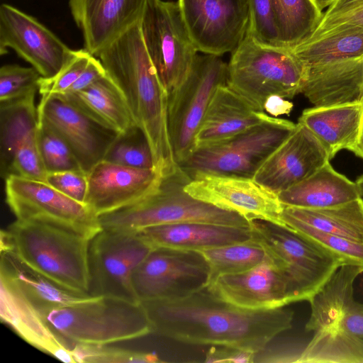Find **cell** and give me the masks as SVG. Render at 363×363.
Returning a JSON list of instances; mask_svg holds the SVG:
<instances>
[{
	"label": "cell",
	"instance_id": "6da1fadb",
	"mask_svg": "<svg viewBox=\"0 0 363 363\" xmlns=\"http://www.w3.org/2000/svg\"><path fill=\"white\" fill-rule=\"evenodd\" d=\"M153 333L191 345H227L259 353L292 327L283 308L248 310L228 303L206 287L186 297L140 301Z\"/></svg>",
	"mask_w": 363,
	"mask_h": 363
},
{
	"label": "cell",
	"instance_id": "7a4b0ae2",
	"mask_svg": "<svg viewBox=\"0 0 363 363\" xmlns=\"http://www.w3.org/2000/svg\"><path fill=\"white\" fill-rule=\"evenodd\" d=\"M140 21L97 57L122 91L135 124L145 135L155 168L162 173L170 172L179 164L168 131V94L147 52Z\"/></svg>",
	"mask_w": 363,
	"mask_h": 363
},
{
	"label": "cell",
	"instance_id": "3957f363",
	"mask_svg": "<svg viewBox=\"0 0 363 363\" xmlns=\"http://www.w3.org/2000/svg\"><path fill=\"white\" fill-rule=\"evenodd\" d=\"M92 238L57 225L16 220L1 232V249L69 291L89 294Z\"/></svg>",
	"mask_w": 363,
	"mask_h": 363
},
{
	"label": "cell",
	"instance_id": "277c9868",
	"mask_svg": "<svg viewBox=\"0 0 363 363\" xmlns=\"http://www.w3.org/2000/svg\"><path fill=\"white\" fill-rule=\"evenodd\" d=\"M190 179L179 165L173 172L162 173L146 196L99 216L101 228L137 232L154 225L188 222L250 228V222L238 213L218 208L188 194L184 187Z\"/></svg>",
	"mask_w": 363,
	"mask_h": 363
},
{
	"label": "cell",
	"instance_id": "5b68a950",
	"mask_svg": "<svg viewBox=\"0 0 363 363\" xmlns=\"http://www.w3.org/2000/svg\"><path fill=\"white\" fill-rule=\"evenodd\" d=\"M226 84L264 111L272 96L292 99L301 93L306 67L289 50L264 46L247 30L231 52Z\"/></svg>",
	"mask_w": 363,
	"mask_h": 363
},
{
	"label": "cell",
	"instance_id": "8992f818",
	"mask_svg": "<svg viewBox=\"0 0 363 363\" xmlns=\"http://www.w3.org/2000/svg\"><path fill=\"white\" fill-rule=\"evenodd\" d=\"M45 318L52 329L72 345H108L153 333L140 302L109 296H99L77 306L53 308Z\"/></svg>",
	"mask_w": 363,
	"mask_h": 363
},
{
	"label": "cell",
	"instance_id": "52a82bcc",
	"mask_svg": "<svg viewBox=\"0 0 363 363\" xmlns=\"http://www.w3.org/2000/svg\"><path fill=\"white\" fill-rule=\"evenodd\" d=\"M296 127V123L269 115L262 123L226 140L195 148L179 165L190 178L215 174L253 179Z\"/></svg>",
	"mask_w": 363,
	"mask_h": 363
},
{
	"label": "cell",
	"instance_id": "ba28073f",
	"mask_svg": "<svg viewBox=\"0 0 363 363\" xmlns=\"http://www.w3.org/2000/svg\"><path fill=\"white\" fill-rule=\"evenodd\" d=\"M252 237L291 280L299 301L309 300L343 262L289 227L268 221L250 223Z\"/></svg>",
	"mask_w": 363,
	"mask_h": 363
},
{
	"label": "cell",
	"instance_id": "9c48e42d",
	"mask_svg": "<svg viewBox=\"0 0 363 363\" xmlns=\"http://www.w3.org/2000/svg\"><path fill=\"white\" fill-rule=\"evenodd\" d=\"M197 54L184 81L168 95L167 125L176 162L194 150L195 140L217 89L226 84L227 63L220 56Z\"/></svg>",
	"mask_w": 363,
	"mask_h": 363
},
{
	"label": "cell",
	"instance_id": "30bf717a",
	"mask_svg": "<svg viewBox=\"0 0 363 363\" xmlns=\"http://www.w3.org/2000/svg\"><path fill=\"white\" fill-rule=\"evenodd\" d=\"M140 26L147 52L169 95L184 81L198 54L178 2L147 0Z\"/></svg>",
	"mask_w": 363,
	"mask_h": 363
},
{
	"label": "cell",
	"instance_id": "8fae6325",
	"mask_svg": "<svg viewBox=\"0 0 363 363\" xmlns=\"http://www.w3.org/2000/svg\"><path fill=\"white\" fill-rule=\"evenodd\" d=\"M152 249L135 232L101 228L90 241L89 294L140 302L133 277Z\"/></svg>",
	"mask_w": 363,
	"mask_h": 363
},
{
	"label": "cell",
	"instance_id": "7c38bea8",
	"mask_svg": "<svg viewBox=\"0 0 363 363\" xmlns=\"http://www.w3.org/2000/svg\"><path fill=\"white\" fill-rule=\"evenodd\" d=\"M5 193L16 220L48 223L90 238L101 230L98 216L86 203L46 182L12 175L5 179Z\"/></svg>",
	"mask_w": 363,
	"mask_h": 363
},
{
	"label": "cell",
	"instance_id": "4fadbf2b",
	"mask_svg": "<svg viewBox=\"0 0 363 363\" xmlns=\"http://www.w3.org/2000/svg\"><path fill=\"white\" fill-rule=\"evenodd\" d=\"M210 269L197 251L154 248L134 272L133 283L140 301L186 297L206 288Z\"/></svg>",
	"mask_w": 363,
	"mask_h": 363
},
{
	"label": "cell",
	"instance_id": "5bb4252c",
	"mask_svg": "<svg viewBox=\"0 0 363 363\" xmlns=\"http://www.w3.org/2000/svg\"><path fill=\"white\" fill-rule=\"evenodd\" d=\"M35 91L0 102V174L45 182L48 172L38 145Z\"/></svg>",
	"mask_w": 363,
	"mask_h": 363
},
{
	"label": "cell",
	"instance_id": "9a60e30c",
	"mask_svg": "<svg viewBox=\"0 0 363 363\" xmlns=\"http://www.w3.org/2000/svg\"><path fill=\"white\" fill-rule=\"evenodd\" d=\"M198 52L221 56L232 52L246 34L247 0H178Z\"/></svg>",
	"mask_w": 363,
	"mask_h": 363
},
{
	"label": "cell",
	"instance_id": "2e32d148",
	"mask_svg": "<svg viewBox=\"0 0 363 363\" xmlns=\"http://www.w3.org/2000/svg\"><path fill=\"white\" fill-rule=\"evenodd\" d=\"M193 197L245 218L287 227L281 218L284 206L278 195L253 179L199 174L184 187Z\"/></svg>",
	"mask_w": 363,
	"mask_h": 363
},
{
	"label": "cell",
	"instance_id": "e0dca14e",
	"mask_svg": "<svg viewBox=\"0 0 363 363\" xmlns=\"http://www.w3.org/2000/svg\"><path fill=\"white\" fill-rule=\"evenodd\" d=\"M13 49L43 77L55 75L73 56L70 49L54 33L34 17L2 4L0 6V54Z\"/></svg>",
	"mask_w": 363,
	"mask_h": 363
},
{
	"label": "cell",
	"instance_id": "ac0fdd59",
	"mask_svg": "<svg viewBox=\"0 0 363 363\" xmlns=\"http://www.w3.org/2000/svg\"><path fill=\"white\" fill-rule=\"evenodd\" d=\"M206 288L220 299L248 310H273L299 301L289 278L267 255L252 269L220 276Z\"/></svg>",
	"mask_w": 363,
	"mask_h": 363
},
{
	"label": "cell",
	"instance_id": "d6986e66",
	"mask_svg": "<svg viewBox=\"0 0 363 363\" xmlns=\"http://www.w3.org/2000/svg\"><path fill=\"white\" fill-rule=\"evenodd\" d=\"M38 118L67 143L86 173L103 160L119 133L99 124L60 94H43Z\"/></svg>",
	"mask_w": 363,
	"mask_h": 363
},
{
	"label": "cell",
	"instance_id": "ffe728a7",
	"mask_svg": "<svg viewBox=\"0 0 363 363\" xmlns=\"http://www.w3.org/2000/svg\"><path fill=\"white\" fill-rule=\"evenodd\" d=\"M330 160L318 138L297 123L294 132L267 157L253 179L278 194L307 179Z\"/></svg>",
	"mask_w": 363,
	"mask_h": 363
},
{
	"label": "cell",
	"instance_id": "44dd1931",
	"mask_svg": "<svg viewBox=\"0 0 363 363\" xmlns=\"http://www.w3.org/2000/svg\"><path fill=\"white\" fill-rule=\"evenodd\" d=\"M162 172L101 160L88 172L84 203L99 216L131 204L150 192Z\"/></svg>",
	"mask_w": 363,
	"mask_h": 363
},
{
	"label": "cell",
	"instance_id": "7402d4cb",
	"mask_svg": "<svg viewBox=\"0 0 363 363\" xmlns=\"http://www.w3.org/2000/svg\"><path fill=\"white\" fill-rule=\"evenodd\" d=\"M0 315L26 342L67 363H76L70 344L57 335L15 281L0 270Z\"/></svg>",
	"mask_w": 363,
	"mask_h": 363
},
{
	"label": "cell",
	"instance_id": "603a6c76",
	"mask_svg": "<svg viewBox=\"0 0 363 363\" xmlns=\"http://www.w3.org/2000/svg\"><path fill=\"white\" fill-rule=\"evenodd\" d=\"M147 0H69L73 19L81 30L84 49L97 57L138 23Z\"/></svg>",
	"mask_w": 363,
	"mask_h": 363
},
{
	"label": "cell",
	"instance_id": "cb8c5ba5",
	"mask_svg": "<svg viewBox=\"0 0 363 363\" xmlns=\"http://www.w3.org/2000/svg\"><path fill=\"white\" fill-rule=\"evenodd\" d=\"M305 67L301 93L315 107L363 101V57Z\"/></svg>",
	"mask_w": 363,
	"mask_h": 363
},
{
	"label": "cell",
	"instance_id": "d4e9b609",
	"mask_svg": "<svg viewBox=\"0 0 363 363\" xmlns=\"http://www.w3.org/2000/svg\"><path fill=\"white\" fill-rule=\"evenodd\" d=\"M268 116L223 84L209 103L196 137L195 148L226 140L262 123Z\"/></svg>",
	"mask_w": 363,
	"mask_h": 363
},
{
	"label": "cell",
	"instance_id": "484cf974",
	"mask_svg": "<svg viewBox=\"0 0 363 363\" xmlns=\"http://www.w3.org/2000/svg\"><path fill=\"white\" fill-rule=\"evenodd\" d=\"M135 233L153 249L164 247L182 251L199 252L252 238L250 228L197 222L154 225Z\"/></svg>",
	"mask_w": 363,
	"mask_h": 363
},
{
	"label": "cell",
	"instance_id": "4316f807",
	"mask_svg": "<svg viewBox=\"0 0 363 363\" xmlns=\"http://www.w3.org/2000/svg\"><path fill=\"white\" fill-rule=\"evenodd\" d=\"M363 116V101L305 109L298 122L321 143L330 160L357 143Z\"/></svg>",
	"mask_w": 363,
	"mask_h": 363
},
{
	"label": "cell",
	"instance_id": "83f0119b",
	"mask_svg": "<svg viewBox=\"0 0 363 363\" xmlns=\"http://www.w3.org/2000/svg\"><path fill=\"white\" fill-rule=\"evenodd\" d=\"M277 195L284 206L303 208L331 207L362 197L356 182L337 172L330 162Z\"/></svg>",
	"mask_w": 363,
	"mask_h": 363
},
{
	"label": "cell",
	"instance_id": "f1b7e54d",
	"mask_svg": "<svg viewBox=\"0 0 363 363\" xmlns=\"http://www.w3.org/2000/svg\"><path fill=\"white\" fill-rule=\"evenodd\" d=\"M60 95L99 124L119 134L136 125L122 91L107 73L85 89Z\"/></svg>",
	"mask_w": 363,
	"mask_h": 363
},
{
	"label": "cell",
	"instance_id": "f546056e",
	"mask_svg": "<svg viewBox=\"0 0 363 363\" xmlns=\"http://www.w3.org/2000/svg\"><path fill=\"white\" fill-rule=\"evenodd\" d=\"M8 274L45 317L53 308L92 302L99 296L81 294L61 287L22 263L8 250L1 249V269Z\"/></svg>",
	"mask_w": 363,
	"mask_h": 363
},
{
	"label": "cell",
	"instance_id": "4dcf8cb0",
	"mask_svg": "<svg viewBox=\"0 0 363 363\" xmlns=\"http://www.w3.org/2000/svg\"><path fill=\"white\" fill-rule=\"evenodd\" d=\"M363 268L342 265L309 300L311 315L306 332L336 329L341 318L355 301L354 284Z\"/></svg>",
	"mask_w": 363,
	"mask_h": 363
},
{
	"label": "cell",
	"instance_id": "1f68e13d",
	"mask_svg": "<svg viewBox=\"0 0 363 363\" xmlns=\"http://www.w3.org/2000/svg\"><path fill=\"white\" fill-rule=\"evenodd\" d=\"M281 217L294 218L323 232L363 243L362 197L327 208L284 206Z\"/></svg>",
	"mask_w": 363,
	"mask_h": 363
},
{
	"label": "cell",
	"instance_id": "d6a6232c",
	"mask_svg": "<svg viewBox=\"0 0 363 363\" xmlns=\"http://www.w3.org/2000/svg\"><path fill=\"white\" fill-rule=\"evenodd\" d=\"M281 47L292 50L307 41L322 20L317 0H274Z\"/></svg>",
	"mask_w": 363,
	"mask_h": 363
},
{
	"label": "cell",
	"instance_id": "836d02e7",
	"mask_svg": "<svg viewBox=\"0 0 363 363\" xmlns=\"http://www.w3.org/2000/svg\"><path fill=\"white\" fill-rule=\"evenodd\" d=\"M294 362L363 363V339L337 328L314 332Z\"/></svg>",
	"mask_w": 363,
	"mask_h": 363
},
{
	"label": "cell",
	"instance_id": "e575fe53",
	"mask_svg": "<svg viewBox=\"0 0 363 363\" xmlns=\"http://www.w3.org/2000/svg\"><path fill=\"white\" fill-rule=\"evenodd\" d=\"M305 66L363 57V30L341 33L306 41L291 50Z\"/></svg>",
	"mask_w": 363,
	"mask_h": 363
},
{
	"label": "cell",
	"instance_id": "d590c367",
	"mask_svg": "<svg viewBox=\"0 0 363 363\" xmlns=\"http://www.w3.org/2000/svg\"><path fill=\"white\" fill-rule=\"evenodd\" d=\"M199 252L209 267L208 286L220 276L250 270L262 262L267 257L264 248L252 237L247 241Z\"/></svg>",
	"mask_w": 363,
	"mask_h": 363
},
{
	"label": "cell",
	"instance_id": "8d00e7d4",
	"mask_svg": "<svg viewBox=\"0 0 363 363\" xmlns=\"http://www.w3.org/2000/svg\"><path fill=\"white\" fill-rule=\"evenodd\" d=\"M104 160L135 168H155L149 142L137 125L118 135Z\"/></svg>",
	"mask_w": 363,
	"mask_h": 363
},
{
	"label": "cell",
	"instance_id": "74e56055",
	"mask_svg": "<svg viewBox=\"0 0 363 363\" xmlns=\"http://www.w3.org/2000/svg\"><path fill=\"white\" fill-rule=\"evenodd\" d=\"M281 219L287 227L333 253L344 264H352L363 268V243L323 232L294 218L281 217Z\"/></svg>",
	"mask_w": 363,
	"mask_h": 363
},
{
	"label": "cell",
	"instance_id": "f35d334b",
	"mask_svg": "<svg viewBox=\"0 0 363 363\" xmlns=\"http://www.w3.org/2000/svg\"><path fill=\"white\" fill-rule=\"evenodd\" d=\"M359 30H363V0H335L307 41Z\"/></svg>",
	"mask_w": 363,
	"mask_h": 363
},
{
	"label": "cell",
	"instance_id": "ab89813d",
	"mask_svg": "<svg viewBox=\"0 0 363 363\" xmlns=\"http://www.w3.org/2000/svg\"><path fill=\"white\" fill-rule=\"evenodd\" d=\"M38 121L39 150L48 173L82 169L66 141L46 123Z\"/></svg>",
	"mask_w": 363,
	"mask_h": 363
},
{
	"label": "cell",
	"instance_id": "60d3db41",
	"mask_svg": "<svg viewBox=\"0 0 363 363\" xmlns=\"http://www.w3.org/2000/svg\"><path fill=\"white\" fill-rule=\"evenodd\" d=\"M76 363H157L163 362L155 352L134 351L107 345L74 343L72 347Z\"/></svg>",
	"mask_w": 363,
	"mask_h": 363
},
{
	"label": "cell",
	"instance_id": "b9f144b4",
	"mask_svg": "<svg viewBox=\"0 0 363 363\" xmlns=\"http://www.w3.org/2000/svg\"><path fill=\"white\" fill-rule=\"evenodd\" d=\"M247 3L249 23L247 30L254 40L264 46L282 48L274 0H247Z\"/></svg>",
	"mask_w": 363,
	"mask_h": 363
},
{
	"label": "cell",
	"instance_id": "7bdbcfd3",
	"mask_svg": "<svg viewBox=\"0 0 363 363\" xmlns=\"http://www.w3.org/2000/svg\"><path fill=\"white\" fill-rule=\"evenodd\" d=\"M42 76L33 67L5 65L0 69V102L26 96L38 91Z\"/></svg>",
	"mask_w": 363,
	"mask_h": 363
},
{
	"label": "cell",
	"instance_id": "ee69618b",
	"mask_svg": "<svg viewBox=\"0 0 363 363\" xmlns=\"http://www.w3.org/2000/svg\"><path fill=\"white\" fill-rule=\"evenodd\" d=\"M92 56L84 48L74 50L73 56L57 73L50 77H40L38 82L39 93L43 95L65 92L86 69Z\"/></svg>",
	"mask_w": 363,
	"mask_h": 363
},
{
	"label": "cell",
	"instance_id": "f6af8a7d",
	"mask_svg": "<svg viewBox=\"0 0 363 363\" xmlns=\"http://www.w3.org/2000/svg\"><path fill=\"white\" fill-rule=\"evenodd\" d=\"M45 182L68 197L85 203L88 177L84 170L49 172L46 176Z\"/></svg>",
	"mask_w": 363,
	"mask_h": 363
},
{
	"label": "cell",
	"instance_id": "bcb514c9",
	"mask_svg": "<svg viewBox=\"0 0 363 363\" xmlns=\"http://www.w3.org/2000/svg\"><path fill=\"white\" fill-rule=\"evenodd\" d=\"M256 353L232 346L212 345L207 351L205 362L250 363L255 362Z\"/></svg>",
	"mask_w": 363,
	"mask_h": 363
},
{
	"label": "cell",
	"instance_id": "7dc6e473",
	"mask_svg": "<svg viewBox=\"0 0 363 363\" xmlns=\"http://www.w3.org/2000/svg\"><path fill=\"white\" fill-rule=\"evenodd\" d=\"M337 329L363 339V303L354 301L341 318Z\"/></svg>",
	"mask_w": 363,
	"mask_h": 363
},
{
	"label": "cell",
	"instance_id": "c3c4849f",
	"mask_svg": "<svg viewBox=\"0 0 363 363\" xmlns=\"http://www.w3.org/2000/svg\"><path fill=\"white\" fill-rule=\"evenodd\" d=\"M106 75V71L101 60L92 56L87 67L77 80L64 93H74L85 89L96 81Z\"/></svg>",
	"mask_w": 363,
	"mask_h": 363
},
{
	"label": "cell",
	"instance_id": "681fc988",
	"mask_svg": "<svg viewBox=\"0 0 363 363\" xmlns=\"http://www.w3.org/2000/svg\"><path fill=\"white\" fill-rule=\"evenodd\" d=\"M293 108V104L286 99L279 96L269 98L264 106V111L272 116L277 117L280 115L289 113Z\"/></svg>",
	"mask_w": 363,
	"mask_h": 363
},
{
	"label": "cell",
	"instance_id": "f907efd6",
	"mask_svg": "<svg viewBox=\"0 0 363 363\" xmlns=\"http://www.w3.org/2000/svg\"><path fill=\"white\" fill-rule=\"evenodd\" d=\"M350 151L354 152L357 156L363 159V116L357 143Z\"/></svg>",
	"mask_w": 363,
	"mask_h": 363
},
{
	"label": "cell",
	"instance_id": "816d5d0a",
	"mask_svg": "<svg viewBox=\"0 0 363 363\" xmlns=\"http://www.w3.org/2000/svg\"><path fill=\"white\" fill-rule=\"evenodd\" d=\"M335 0H317L318 4L321 10L325 7H329Z\"/></svg>",
	"mask_w": 363,
	"mask_h": 363
},
{
	"label": "cell",
	"instance_id": "f5cc1de1",
	"mask_svg": "<svg viewBox=\"0 0 363 363\" xmlns=\"http://www.w3.org/2000/svg\"><path fill=\"white\" fill-rule=\"evenodd\" d=\"M356 184L359 188L361 196L363 198V174L358 177V179L356 181Z\"/></svg>",
	"mask_w": 363,
	"mask_h": 363
}]
</instances>
